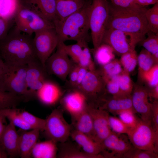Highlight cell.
Here are the masks:
<instances>
[{
  "label": "cell",
  "mask_w": 158,
  "mask_h": 158,
  "mask_svg": "<svg viewBox=\"0 0 158 158\" xmlns=\"http://www.w3.org/2000/svg\"><path fill=\"white\" fill-rule=\"evenodd\" d=\"M57 157L60 158H100L97 156L88 154L81 151L76 145L66 142L61 143Z\"/></svg>",
  "instance_id": "cell-27"
},
{
  "label": "cell",
  "mask_w": 158,
  "mask_h": 158,
  "mask_svg": "<svg viewBox=\"0 0 158 158\" xmlns=\"http://www.w3.org/2000/svg\"><path fill=\"white\" fill-rule=\"evenodd\" d=\"M119 81L121 95L128 96L131 95L134 84L129 75V73L123 70L119 75Z\"/></svg>",
  "instance_id": "cell-39"
},
{
  "label": "cell",
  "mask_w": 158,
  "mask_h": 158,
  "mask_svg": "<svg viewBox=\"0 0 158 158\" xmlns=\"http://www.w3.org/2000/svg\"><path fill=\"white\" fill-rule=\"evenodd\" d=\"M127 35L123 32L114 29H107L102 44H107L113 50L114 53L120 55L127 52L131 49Z\"/></svg>",
  "instance_id": "cell-17"
},
{
  "label": "cell",
  "mask_w": 158,
  "mask_h": 158,
  "mask_svg": "<svg viewBox=\"0 0 158 158\" xmlns=\"http://www.w3.org/2000/svg\"><path fill=\"white\" fill-rule=\"evenodd\" d=\"M109 3L107 0H92L89 14V28L93 50L101 44L109 17Z\"/></svg>",
  "instance_id": "cell-4"
},
{
  "label": "cell",
  "mask_w": 158,
  "mask_h": 158,
  "mask_svg": "<svg viewBox=\"0 0 158 158\" xmlns=\"http://www.w3.org/2000/svg\"><path fill=\"white\" fill-rule=\"evenodd\" d=\"M45 134L56 142H66L71 131V126L65 120L62 111L55 109L45 119Z\"/></svg>",
  "instance_id": "cell-9"
},
{
  "label": "cell",
  "mask_w": 158,
  "mask_h": 158,
  "mask_svg": "<svg viewBox=\"0 0 158 158\" xmlns=\"http://www.w3.org/2000/svg\"><path fill=\"white\" fill-rule=\"evenodd\" d=\"M123 158H158V153L142 150L133 146L123 156Z\"/></svg>",
  "instance_id": "cell-43"
},
{
  "label": "cell",
  "mask_w": 158,
  "mask_h": 158,
  "mask_svg": "<svg viewBox=\"0 0 158 158\" xmlns=\"http://www.w3.org/2000/svg\"><path fill=\"white\" fill-rule=\"evenodd\" d=\"M25 102V98L0 88V110L16 108L22 102Z\"/></svg>",
  "instance_id": "cell-33"
},
{
  "label": "cell",
  "mask_w": 158,
  "mask_h": 158,
  "mask_svg": "<svg viewBox=\"0 0 158 158\" xmlns=\"http://www.w3.org/2000/svg\"><path fill=\"white\" fill-rule=\"evenodd\" d=\"M145 15L149 31L158 33V3L151 8L147 9Z\"/></svg>",
  "instance_id": "cell-37"
},
{
  "label": "cell",
  "mask_w": 158,
  "mask_h": 158,
  "mask_svg": "<svg viewBox=\"0 0 158 158\" xmlns=\"http://www.w3.org/2000/svg\"><path fill=\"white\" fill-rule=\"evenodd\" d=\"M16 28L29 35L44 30L54 28V24L22 3L14 18Z\"/></svg>",
  "instance_id": "cell-6"
},
{
  "label": "cell",
  "mask_w": 158,
  "mask_h": 158,
  "mask_svg": "<svg viewBox=\"0 0 158 158\" xmlns=\"http://www.w3.org/2000/svg\"><path fill=\"white\" fill-rule=\"evenodd\" d=\"M56 142L50 139L37 142L31 151V157L34 158H54L57 156Z\"/></svg>",
  "instance_id": "cell-26"
},
{
  "label": "cell",
  "mask_w": 158,
  "mask_h": 158,
  "mask_svg": "<svg viewBox=\"0 0 158 158\" xmlns=\"http://www.w3.org/2000/svg\"><path fill=\"white\" fill-rule=\"evenodd\" d=\"M72 120L75 130L85 134L95 141L93 122L87 107L80 114L72 118Z\"/></svg>",
  "instance_id": "cell-25"
},
{
  "label": "cell",
  "mask_w": 158,
  "mask_h": 158,
  "mask_svg": "<svg viewBox=\"0 0 158 158\" xmlns=\"http://www.w3.org/2000/svg\"><path fill=\"white\" fill-rule=\"evenodd\" d=\"M79 66L87 69L88 71L96 70L95 63L92 60L91 51L87 43L83 47L77 64Z\"/></svg>",
  "instance_id": "cell-38"
},
{
  "label": "cell",
  "mask_w": 158,
  "mask_h": 158,
  "mask_svg": "<svg viewBox=\"0 0 158 158\" xmlns=\"http://www.w3.org/2000/svg\"><path fill=\"white\" fill-rule=\"evenodd\" d=\"M135 111L132 109L121 111L117 114L119 118L131 130L136 126L138 119L135 115Z\"/></svg>",
  "instance_id": "cell-44"
},
{
  "label": "cell",
  "mask_w": 158,
  "mask_h": 158,
  "mask_svg": "<svg viewBox=\"0 0 158 158\" xmlns=\"http://www.w3.org/2000/svg\"><path fill=\"white\" fill-rule=\"evenodd\" d=\"M152 113L151 124L156 134L158 135V101L152 103Z\"/></svg>",
  "instance_id": "cell-46"
},
{
  "label": "cell",
  "mask_w": 158,
  "mask_h": 158,
  "mask_svg": "<svg viewBox=\"0 0 158 158\" xmlns=\"http://www.w3.org/2000/svg\"><path fill=\"white\" fill-rule=\"evenodd\" d=\"M106 82L113 77L119 75L123 71L119 60L114 59L97 69Z\"/></svg>",
  "instance_id": "cell-31"
},
{
  "label": "cell",
  "mask_w": 158,
  "mask_h": 158,
  "mask_svg": "<svg viewBox=\"0 0 158 158\" xmlns=\"http://www.w3.org/2000/svg\"><path fill=\"white\" fill-rule=\"evenodd\" d=\"M60 42L68 55L75 63L77 64L83 47L87 43V42L79 41L75 44L69 45L65 44L64 42Z\"/></svg>",
  "instance_id": "cell-36"
},
{
  "label": "cell",
  "mask_w": 158,
  "mask_h": 158,
  "mask_svg": "<svg viewBox=\"0 0 158 158\" xmlns=\"http://www.w3.org/2000/svg\"><path fill=\"white\" fill-rule=\"evenodd\" d=\"M47 74L39 60L31 61L27 64L26 87L31 100L36 98V92L48 79Z\"/></svg>",
  "instance_id": "cell-14"
},
{
  "label": "cell",
  "mask_w": 158,
  "mask_h": 158,
  "mask_svg": "<svg viewBox=\"0 0 158 158\" xmlns=\"http://www.w3.org/2000/svg\"><path fill=\"white\" fill-rule=\"evenodd\" d=\"M106 89L107 93L112 96H124L121 93L119 75L113 77L106 82Z\"/></svg>",
  "instance_id": "cell-45"
},
{
  "label": "cell",
  "mask_w": 158,
  "mask_h": 158,
  "mask_svg": "<svg viewBox=\"0 0 158 158\" xmlns=\"http://www.w3.org/2000/svg\"><path fill=\"white\" fill-rule=\"evenodd\" d=\"M96 62L100 66L110 62L115 59V53L109 45L101 44L95 50H93Z\"/></svg>",
  "instance_id": "cell-29"
},
{
  "label": "cell",
  "mask_w": 158,
  "mask_h": 158,
  "mask_svg": "<svg viewBox=\"0 0 158 158\" xmlns=\"http://www.w3.org/2000/svg\"><path fill=\"white\" fill-rule=\"evenodd\" d=\"M149 97L152 98L154 101L158 100V85L152 88H148Z\"/></svg>",
  "instance_id": "cell-51"
},
{
  "label": "cell",
  "mask_w": 158,
  "mask_h": 158,
  "mask_svg": "<svg viewBox=\"0 0 158 158\" xmlns=\"http://www.w3.org/2000/svg\"><path fill=\"white\" fill-rule=\"evenodd\" d=\"M70 136L85 152L100 158H104L101 154L102 149L100 143L75 129L71 130Z\"/></svg>",
  "instance_id": "cell-22"
},
{
  "label": "cell",
  "mask_w": 158,
  "mask_h": 158,
  "mask_svg": "<svg viewBox=\"0 0 158 158\" xmlns=\"http://www.w3.org/2000/svg\"><path fill=\"white\" fill-rule=\"evenodd\" d=\"M15 127L9 122L6 126L0 142V144L10 158L19 157V135Z\"/></svg>",
  "instance_id": "cell-20"
},
{
  "label": "cell",
  "mask_w": 158,
  "mask_h": 158,
  "mask_svg": "<svg viewBox=\"0 0 158 158\" xmlns=\"http://www.w3.org/2000/svg\"><path fill=\"white\" fill-rule=\"evenodd\" d=\"M137 57L135 49H131L121 55L119 61L123 70L129 73L133 71L137 64Z\"/></svg>",
  "instance_id": "cell-34"
},
{
  "label": "cell",
  "mask_w": 158,
  "mask_h": 158,
  "mask_svg": "<svg viewBox=\"0 0 158 158\" xmlns=\"http://www.w3.org/2000/svg\"><path fill=\"white\" fill-rule=\"evenodd\" d=\"M139 80L140 82L146 83L149 88L158 85V64L145 73Z\"/></svg>",
  "instance_id": "cell-42"
},
{
  "label": "cell",
  "mask_w": 158,
  "mask_h": 158,
  "mask_svg": "<svg viewBox=\"0 0 158 158\" xmlns=\"http://www.w3.org/2000/svg\"><path fill=\"white\" fill-rule=\"evenodd\" d=\"M109 121L111 131L118 134H126L128 135L131 129L119 118L109 115Z\"/></svg>",
  "instance_id": "cell-41"
},
{
  "label": "cell",
  "mask_w": 158,
  "mask_h": 158,
  "mask_svg": "<svg viewBox=\"0 0 158 158\" xmlns=\"http://www.w3.org/2000/svg\"><path fill=\"white\" fill-rule=\"evenodd\" d=\"M13 22H14V20L0 18V41L7 35L8 31Z\"/></svg>",
  "instance_id": "cell-47"
},
{
  "label": "cell",
  "mask_w": 158,
  "mask_h": 158,
  "mask_svg": "<svg viewBox=\"0 0 158 158\" xmlns=\"http://www.w3.org/2000/svg\"><path fill=\"white\" fill-rule=\"evenodd\" d=\"M25 3L46 20L53 23L56 20V0H25Z\"/></svg>",
  "instance_id": "cell-21"
},
{
  "label": "cell",
  "mask_w": 158,
  "mask_h": 158,
  "mask_svg": "<svg viewBox=\"0 0 158 158\" xmlns=\"http://www.w3.org/2000/svg\"><path fill=\"white\" fill-rule=\"evenodd\" d=\"M79 66L75 64L69 73V85L71 89H72L75 85L77 80Z\"/></svg>",
  "instance_id": "cell-48"
},
{
  "label": "cell",
  "mask_w": 158,
  "mask_h": 158,
  "mask_svg": "<svg viewBox=\"0 0 158 158\" xmlns=\"http://www.w3.org/2000/svg\"><path fill=\"white\" fill-rule=\"evenodd\" d=\"M6 118L0 114V142L7 125L5 123Z\"/></svg>",
  "instance_id": "cell-53"
},
{
  "label": "cell",
  "mask_w": 158,
  "mask_h": 158,
  "mask_svg": "<svg viewBox=\"0 0 158 158\" xmlns=\"http://www.w3.org/2000/svg\"><path fill=\"white\" fill-rule=\"evenodd\" d=\"M87 1L85 0H56V19L54 23L62 21L79 10Z\"/></svg>",
  "instance_id": "cell-24"
},
{
  "label": "cell",
  "mask_w": 158,
  "mask_h": 158,
  "mask_svg": "<svg viewBox=\"0 0 158 158\" xmlns=\"http://www.w3.org/2000/svg\"><path fill=\"white\" fill-rule=\"evenodd\" d=\"M127 135L134 147L158 153V135L151 123L138 118L136 126Z\"/></svg>",
  "instance_id": "cell-8"
},
{
  "label": "cell",
  "mask_w": 158,
  "mask_h": 158,
  "mask_svg": "<svg viewBox=\"0 0 158 158\" xmlns=\"http://www.w3.org/2000/svg\"><path fill=\"white\" fill-rule=\"evenodd\" d=\"M136 4L142 7L150 5H154L158 3V0H135Z\"/></svg>",
  "instance_id": "cell-52"
},
{
  "label": "cell",
  "mask_w": 158,
  "mask_h": 158,
  "mask_svg": "<svg viewBox=\"0 0 158 158\" xmlns=\"http://www.w3.org/2000/svg\"><path fill=\"white\" fill-rule=\"evenodd\" d=\"M8 157V155L6 151L0 144V158H7Z\"/></svg>",
  "instance_id": "cell-55"
},
{
  "label": "cell",
  "mask_w": 158,
  "mask_h": 158,
  "mask_svg": "<svg viewBox=\"0 0 158 158\" xmlns=\"http://www.w3.org/2000/svg\"><path fill=\"white\" fill-rule=\"evenodd\" d=\"M87 109L92 118L95 141L100 143L112 132L109 126L108 112L88 104Z\"/></svg>",
  "instance_id": "cell-15"
},
{
  "label": "cell",
  "mask_w": 158,
  "mask_h": 158,
  "mask_svg": "<svg viewBox=\"0 0 158 158\" xmlns=\"http://www.w3.org/2000/svg\"><path fill=\"white\" fill-rule=\"evenodd\" d=\"M104 152V158H122L123 155L132 148L128 135L112 132L101 142Z\"/></svg>",
  "instance_id": "cell-12"
},
{
  "label": "cell",
  "mask_w": 158,
  "mask_h": 158,
  "mask_svg": "<svg viewBox=\"0 0 158 158\" xmlns=\"http://www.w3.org/2000/svg\"><path fill=\"white\" fill-rule=\"evenodd\" d=\"M106 82L97 70L88 71L83 80L76 88L85 97L88 104L97 107L101 99L107 94Z\"/></svg>",
  "instance_id": "cell-7"
},
{
  "label": "cell",
  "mask_w": 158,
  "mask_h": 158,
  "mask_svg": "<svg viewBox=\"0 0 158 158\" xmlns=\"http://www.w3.org/2000/svg\"><path fill=\"white\" fill-rule=\"evenodd\" d=\"M6 67V64L0 57V78L4 73Z\"/></svg>",
  "instance_id": "cell-54"
},
{
  "label": "cell",
  "mask_w": 158,
  "mask_h": 158,
  "mask_svg": "<svg viewBox=\"0 0 158 158\" xmlns=\"http://www.w3.org/2000/svg\"><path fill=\"white\" fill-rule=\"evenodd\" d=\"M147 34V37L140 43L145 49L152 55L158 53V33L149 31Z\"/></svg>",
  "instance_id": "cell-40"
},
{
  "label": "cell",
  "mask_w": 158,
  "mask_h": 158,
  "mask_svg": "<svg viewBox=\"0 0 158 158\" xmlns=\"http://www.w3.org/2000/svg\"><path fill=\"white\" fill-rule=\"evenodd\" d=\"M90 1H87L81 8L63 20L54 23L59 42L72 40L87 42L89 30Z\"/></svg>",
  "instance_id": "cell-3"
},
{
  "label": "cell",
  "mask_w": 158,
  "mask_h": 158,
  "mask_svg": "<svg viewBox=\"0 0 158 158\" xmlns=\"http://www.w3.org/2000/svg\"><path fill=\"white\" fill-rule=\"evenodd\" d=\"M97 107L108 112L117 115L123 110H134L132 105L131 95L113 96L107 94L101 100Z\"/></svg>",
  "instance_id": "cell-18"
},
{
  "label": "cell",
  "mask_w": 158,
  "mask_h": 158,
  "mask_svg": "<svg viewBox=\"0 0 158 158\" xmlns=\"http://www.w3.org/2000/svg\"><path fill=\"white\" fill-rule=\"evenodd\" d=\"M63 96L59 86L54 82L47 80L37 91L36 97L43 104L48 106L56 104Z\"/></svg>",
  "instance_id": "cell-19"
},
{
  "label": "cell",
  "mask_w": 158,
  "mask_h": 158,
  "mask_svg": "<svg viewBox=\"0 0 158 158\" xmlns=\"http://www.w3.org/2000/svg\"><path fill=\"white\" fill-rule=\"evenodd\" d=\"M19 135V157L21 158L31 157L32 150L37 142L40 130L32 129L31 130L21 129Z\"/></svg>",
  "instance_id": "cell-23"
},
{
  "label": "cell",
  "mask_w": 158,
  "mask_h": 158,
  "mask_svg": "<svg viewBox=\"0 0 158 158\" xmlns=\"http://www.w3.org/2000/svg\"><path fill=\"white\" fill-rule=\"evenodd\" d=\"M56 48L46 61L45 70L48 74L54 75L64 81L76 63L69 59L60 42Z\"/></svg>",
  "instance_id": "cell-11"
},
{
  "label": "cell",
  "mask_w": 158,
  "mask_h": 158,
  "mask_svg": "<svg viewBox=\"0 0 158 158\" xmlns=\"http://www.w3.org/2000/svg\"><path fill=\"white\" fill-rule=\"evenodd\" d=\"M88 71L86 68L79 66L77 81L74 86L71 89H74L80 85L83 80Z\"/></svg>",
  "instance_id": "cell-50"
},
{
  "label": "cell",
  "mask_w": 158,
  "mask_h": 158,
  "mask_svg": "<svg viewBox=\"0 0 158 158\" xmlns=\"http://www.w3.org/2000/svg\"><path fill=\"white\" fill-rule=\"evenodd\" d=\"M16 28L0 41V54L4 62L8 65H26L38 60L34 47L33 39L23 34Z\"/></svg>",
  "instance_id": "cell-2"
},
{
  "label": "cell",
  "mask_w": 158,
  "mask_h": 158,
  "mask_svg": "<svg viewBox=\"0 0 158 158\" xmlns=\"http://www.w3.org/2000/svg\"><path fill=\"white\" fill-rule=\"evenodd\" d=\"M0 78V88L23 97L25 101L31 100L27 90L26 65H8Z\"/></svg>",
  "instance_id": "cell-5"
},
{
  "label": "cell",
  "mask_w": 158,
  "mask_h": 158,
  "mask_svg": "<svg viewBox=\"0 0 158 158\" xmlns=\"http://www.w3.org/2000/svg\"><path fill=\"white\" fill-rule=\"evenodd\" d=\"M109 0L111 1L110 3L114 6L121 8H128L139 6L138 5L133 4L128 0Z\"/></svg>",
  "instance_id": "cell-49"
},
{
  "label": "cell",
  "mask_w": 158,
  "mask_h": 158,
  "mask_svg": "<svg viewBox=\"0 0 158 158\" xmlns=\"http://www.w3.org/2000/svg\"><path fill=\"white\" fill-rule=\"evenodd\" d=\"M21 3V0H0V18L14 20Z\"/></svg>",
  "instance_id": "cell-30"
},
{
  "label": "cell",
  "mask_w": 158,
  "mask_h": 158,
  "mask_svg": "<svg viewBox=\"0 0 158 158\" xmlns=\"http://www.w3.org/2000/svg\"><path fill=\"white\" fill-rule=\"evenodd\" d=\"M0 114L4 116L15 127L24 130L32 129L23 120L20 114V109L16 108H7L0 110Z\"/></svg>",
  "instance_id": "cell-28"
},
{
  "label": "cell",
  "mask_w": 158,
  "mask_h": 158,
  "mask_svg": "<svg viewBox=\"0 0 158 158\" xmlns=\"http://www.w3.org/2000/svg\"><path fill=\"white\" fill-rule=\"evenodd\" d=\"M138 66V76L140 79L143 75L157 64L152 55L144 49L141 50L137 57Z\"/></svg>",
  "instance_id": "cell-32"
},
{
  "label": "cell",
  "mask_w": 158,
  "mask_h": 158,
  "mask_svg": "<svg viewBox=\"0 0 158 158\" xmlns=\"http://www.w3.org/2000/svg\"><path fill=\"white\" fill-rule=\"evenodd\" d=\"M129 2H130L131 3L137 5L135 2V0H128Z\"/></svg>",
  "instance_id": "cell-56"
},
{
  "label": "cell",
  "mask_w": 158,
  "mask_h": 158,
  "mask_svg": "<svg viewBox=\"0 0 158 158\" xmlns=\"http://www.w3.org/2000/svg\"><path fill=\"white\" fill-rule=\"evenodd\" d=\"M147 8L139 6L123 8L109 3V17L107 28L120 30L129 37L131 49L145 37L149 31L145 17Z\"/></svg>",
  "instance_id": "cell-1"
},
{
  "label": "cell",
  "mask_w": 158,
  "mask_h": 158,
  "mask_svg": "<svg viewBox=\"0 0 158 158\" xmlns=\"http://www.w3.org/2000/svg\"><path fill=\"white\" fill-rule=\"evenodd\" d=\"M20 114L24 121L32 129H37L44 131L46 119L37 117L25 110L20 109Z\"/></svg>",
  "instance_id": "cell-35"
},
{
  "label": "cell",
  "mask_w": 158,
  "mask_h": 158,
  "mask_svg": "<svg viewBox=\"0 0 158 158\" xmlns=\"http://www.w3.org/2000/svg\"><path fill=\"white\" fill-rule=\"evenodd\" d=\"M35 34L33 39L35 50L38 59L45 70L46 62L57 47L59 40L55 28L41 30Z\"/></svg>",
  "instance_id": "cell-10"
},
{
  "label": "cell",
  "mask_w": 158,
  "mask_h": 158,
  "mask_svg": "<svg viewBox=\"0 0 158 158\" xmlns=\"http://www.w3.org/2000/svg\"><path fill=\"white\" fill-rule=\"evenodd\" d=\"M60 102L63 108L71 116L74 117L86 108L88 104L84 95L80 91L74 89L62 96Z\"/></svg>",
  "instance_id": "cell-16"
},
{
  "label": "cell",
  "mask_w": 158,
  "mask_h": 158,
  "mask_svg": "<svg viewBox=\"0 0 158 158\" xmlns=\"http://www.w3.org/2000/svg\"><path fill=\"white\" fill-rule=\"evenodd\" d=\"M131 98L135 112L139 114L142 120L151 123L152 105L149 101L148 87L141 84H134Z\"/></svg>",
  "instance_id": "cell-13"
}]
</instances>
